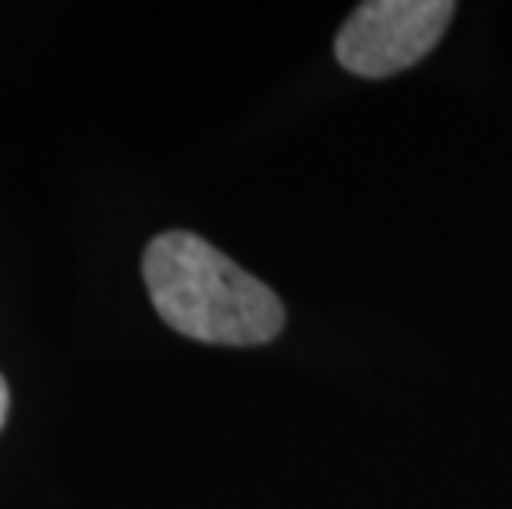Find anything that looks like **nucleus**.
I'll return each instance as SVG.
<instances>
[{
  "instance_id": "f257e3e1",
  "label": "nucleus",
  "mask_w": 512,
  "mask_h": 509,
  "mask_svg": "<svg viewBox=\"0 0 512 509\" xmlns=\"http://www.w3.org/2000/svg\"><path fill=\"white\" fill-rule=\"evenodd\" d=\"M143 278L159 318L192 341L255 348L285 328L275 291L202 235L179 229L156 235L146 245Z\"/></svg>"
},
{
  "instance_id": "f03ea898",
  "label": "nucleus",
  "mask_w": 512,
  "mask_h": 509,
  "mask_svg": "<svg viewBox=\"0 0 512 509\" xmlns=\"http://www.w3.org/2000/svg\"><path fill=\"white\" fill-rule=\"evenodd\" d=\"M453 14L450 0H370L347 17L334 53L354 77H394L437 47Z\"/></svg>"
},
{
  "instance_id": "7ed1b4c3",
  "label": "nucleus",
  "mask_w": 512,
  "mask_h": 509,
  "mask_svg": "<svg viewBox=\"0 0 512 509\" xmlns=\"http://www.w3.org/2000/svg\"><path fill=\"white\" fill-rule=\"evenodd\" d=\"M7 414H10V387H7V377L0 374V430L7 424Z\"/></svg>"
}]
</instances>
